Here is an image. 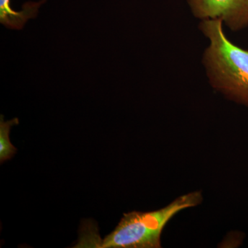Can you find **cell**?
<instances>
[{
  "mask_svg": "<svg viewBox=\"0 0 248 248\" xmlns=\"http://www.w3.org/2000/svg\"><path fill=\"white\" fill-rule=\"evenodd\" d=\"M197 19H221L232 31L248 27V0H187Z\"/></svg>",
  "mask_w": 248,
  "mask_h": 248,
  "instance_id": "cell-3",
  "label": "cell"
},
{
  "mask_svg": "<svg viewBox=\"0 0 248 248\" xmlns=\"http://www.w3.org/2000/svg\"><path fill=\"white\" fill-rule=\"evenodd\" d=\"M202 202V192L194 191L178 197L159 210L124 214L115 229L104 238L98 247L161 248V234L172 217L185 209L198 206Z\"/></svg>",
  "mask_w": 248,
  "mask_h": 248,
  "instance_id": "cell-2",
  "label": "cell"
},
{
  "mask_svg": "<svg viewBox=\"0 0 248 248\" xmlns=\"http://www.w3.org/2000/svg\"><path fill=\"white\" fill-rule=\"evenodd\" d=\"M11 0H0V23L6 28L21 30L27 21L37 17L39 9L46 0L27 1L23 4L22 10L15 11L11 4Z\"/></svg>",
  "mask_w": 248,
  "mask_h": 248,
  "instance_id": "cell-4",
  "label": "cell"
},
{
  "mask_svg": "<svg viewBox=\"0 0 248 248\" xmlns=\"http://www.w3.org/2000/svg\"><path fill=\"white\" fill-rule=\"evenodd\" d=\"M17 118L4 122V116L0 118V162L1 164L11 159L17 152V149L11 143L9 139L10 130L13 125H17Z\"/></svg>",
  "mask_w": 248,
  "mask_h": 248,
  "instance_id": "cell-5",
  "label": "cell"
},
{
  "mask_svg": "<svg viewBox=\"0 0 248 248\" xmlns=\"http://www.w3.org/2000/svg\"><path fill=\"white\" fill-rule=\"evenodd\" d=\"M221 19L201 21L200 31L209 40L203 66L209 82L230 100L248 107V50L227 37Z\"/></svg>",
  "mask_w": 248,
  "mask_h": 248,
  "instance_id": "cell-1",
  "label": "cell"
}]
</instances>
